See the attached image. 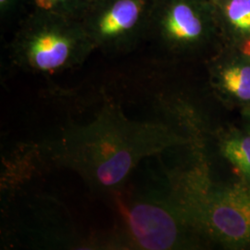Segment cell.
<instances>
[{
    "label": "cell",
    "mask_w": 250,
    "mask_h": 250,
    "mask_svg": "<svg viewBox=\"0 0 250 250\" xmlns=\"http://www.w3.org/2000/svg\"><path fill=\"white\" fill-rule=\"evenodd\" d=\"M95 45L79 19L32 10L9 45L10 61L24 72L54 75L81 66Z\"/></svg>",
    "instance_id": "1"
},
{
    "label": "cell",
    "mask_w": 250,
    "mask_h": 250,
    "mask_svg": "<svg viewBox=\"0 0 250 250\" xmlns=\"http://www.w3.org/2000/svg\"><path fill=\"white\" fill-rule=\"evenodd\" d=\"M153 5L154 0H91L79 20L96 50L126 55L149 34Z\"/></svg>",
    "instance_id": "2"
},
{
    "label": "cell",
    "mask_w": 250,
    "mask_h": 250,
    "mask_svg": "<svg viewBox=\"0 0 250 250\" xmlns=\"http://www.w3.org/2000/svg\"><path fill=\"white\" fill-rule=\"evenodd\" d=\"M200 219L221 241L250 245V188L234 184L215 188L199 208Z\"/></svg>",
    "instance_id": "3"
},
{
    "label": "cell",
    "mask_w": 250,
    "mask_h": 250,
    "mask_svg": "<svg viewBox=\"0 0 250 250\" xmlns=\"http://www.w3.org/2000/svg\"><path fill=\"white\" fill-rule=\"evenodd\" d=\"M155 31L167 43L193 45L204 36L206 22L193 0H154L149 33Z\"/></svg>",
    "instance_id": "4"
},
{
    "label": "cell",
    "mask_w": 250,
    "mask_h": 250,
    "mask_svg": "<svg viewBox=\"0 0 250 250\" xmlns=\"http://www.w3.org/2000/svg\"><path fill=\"white\" fill-rule=\"evenodd\" d=\"M132 224L134 236L142 246L154 250H164L175 246L177 223L163 208L153 206L134 208Z\"/></svg>",
    "instance_id": "5"
},
{
    "label": "cell",
    "mask_w": 250,
    "mask_h": 250,
    "mask_svg": "<svg viewBox=\"0 0 250 250\" xmlns=\"http://www.w3.org/2000/svg\"><path fill=\"white\" fill-rule=\"evenodd\" d=\"M33 10L79 19L91 0H26Z\"/></svg>",
    "instance_id": "6"
},
{
    "label": "cell",
    "mask_w": 250,
    "mask_h": 250,
    "mask_svg": "<svg viewBox=\"0 0 250 250\" xmlns=\"http://www.w3.org/2000/svg\"><path fill=\"white\" fill-rule=\"evenodd\" d=\"M223 153L250 181V136L236 137L226 141L223 146Z\"/></svg>",
    "instance_id": "7"
},
{
    "label": "cell",
    "mask_w": 250,
    "mask_h": 250,
    "mask_svg": "<svg viewBox=\"0 0 250 250\" xmlns=\"http://www.w3.org/2000/svg\"><path fill=\"white\" fill-rule=\"evenodd\" d=\"M224 88L242 100H250V66L232 67L223 72Z\"/></svg>",
    "instance_id": "8"
},
{
    "label": "cell",
    "mask_w": 250,
    "mask_h": 250,
    "mask_svg": "<svg viewBox=\"0 0 250 250\" xmlns=\"http://www.w3.org/2000/svg\"><path fill=\"white\" fill-rule=\"evenodd\" d=\"M231 23L243 32H250V0H232L227 7Z\"/></svg>",
    "instance_id": "9"
},
{
    "label": "cell",
    "mask_w": 250,
    "mask_h": 250,
    "mask_svg": "<svg viewBox=\"0 0 250 250\" xmlns=\"http://www.w3.org/2000/svg\"><path fill=\"white\" fill-rule=\"evenodd\" d=\"M21 0H0V15L2 19H8L18 9Z\"/></svg>",
    "instance_id": "10"
}]
</instances>
